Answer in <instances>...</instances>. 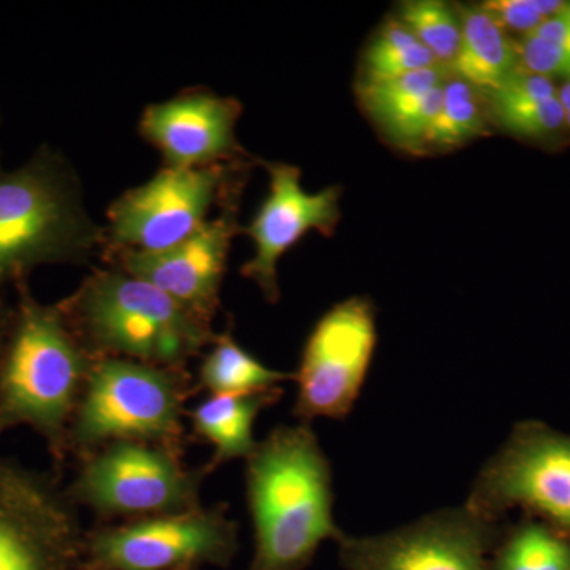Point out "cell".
<instances>
[{
    "label": "cell",
    "mask_w": 570,
    "mask_h": 570,
    "mask_svg": "<svg viewBox=\"0 0 570 570\" xmlns=\"http://www.w3.org/2000/svg\"><path fill=\"white\" fill-rule=\"evenodd\" d=\"M254 530L249 570H303L326 540L346 532L335 521L333 472L307 423L281 425L246 460Z\"/></svg>",
    "instance_id": "1"
},
{
    "label": "cell",
    "mask_w": 570,
    "mask_h": 570,
    "mask_svg": "<svg viewBox=\"0 0 570 570\" xmlns=\"http://www.w3.org/2000/svg\"><path fill=\"white\" fill-rule=\"evenodd\" d=\"M17 299L0 362V438L28 426L56 461L66 459L69 426L97 356L75 332L61 305H47L28 281Z\"/></svg>",
    "instance_id": "2"
},
{
    "label": "cell",
    "mask_w": 570,
    "mask_h": 570,
    "mask_svg": "<svg viewBox=\"0 0 570 570\" xmlns=\"http://www.w3.org/2000/svg\"><path fill=\"white\" fill-rule=\"evenodd\" d=\"M107 249L105 227L89 216L69 160L43 145L0 171V287L28 281L45 265L86 264Z\"/></svg>",
    "instance_id": "3"
},
{
    "label": "cell",
    "mask_w": 570,
    "mask_h": 570,
    "mask_svg": "<svg viewBox=\"0 0 570 570\" xmlns=\"http://www.w3.org/2000/svg\"><path fill=\"white\" fill-rule=\"evenodd\" d=\"M94 356L179 367L209 347L212 322L124 269H99L59 302Z\"/></svg>",
    "instance_id": "4"
},
{
    "label": "cell",
    "mask_w": 570,
    "mask_h": 570,
    "mask_svg": "<svg viewBox=\"0 0 570 570\" xmlns=\"http://www.w3.org/2000/svg\"><path fill=\"white\" fill-rule=\"evenodd\" d=\"M187 395L189 384L179 367L99 356L71 417L67 448L82 459L122 441L178 450Z\"/></svg>",
    "instance_id": "5"
},
{
    "label": "cell",
    "mask_w": 570,
    "mask_h": 570,
    "mask_svg": "<svg viewBox=\"0 0 570 570\" xmlns=\"http://www.w3.org/2000/svg\"><path fill=\"white\" fill-rule=\"evenodd\" d=\"M67 489L73 504L104 517L168 515L202 508L205 469H189L178 450L151 442H112L82 459Z\"/></svg>",
    "instance_id": "6"
},
{
    "label": "cell",
    "mask_w": 570,
    "mask_h": 570,
    "mask_svg": "<svg viewBox=\"0 0 570 570\" xmlns=\"http://www.w3.org/2000/svg\"><path fill=\"white\" fill-rule=\"evenodd\" d=\"M469 509L499 521L521 509L570 538V434L540 420H523L480 468Z\"/></svg>",
    "instance_id": "7"
},
{
    "label": "cell",
    "mask_w": 570,
    "mask_h": 570,
    "mask_svg": "<svg viewBox=\"0 0 570 570\" xmlns=\"http://www.w3.org/2000/svg\"><path fill=\"white\" fill-rule=\"evenodd\" d=\"M243 163L204 168L163 167L148 181L116 198L107 212L110 253L159 254L181 245L230 195Z\"/></svg>",
    "instance_id": "8"
},
{
    "label": "cell",
    "mask_w": 570,
    "mask_h": 570,
    "mask_svg": "<svg viewBox=\"0 0 570 570\" xmlns=\"http://www.w3.org/2000/svg\"><path fill=\"white\" fill-rule=\"evenodd\" d=\"M238 524L225 505L138 519L89 532L92 570L228 568L238 553Z\"/></svg>",
    "instance_id": "9"
},
{
    "label": "cell",
    "mask_w": 570,
    "mask_h": 570,
    "mask_svg": "<svg viewBox=\"0 0 570 570\" xmlns=\"http://www.w3.org/2000/svg\"><path fill=\"white\" fill-rule=\"evenodd\" d=\"M377 343L376 309L366 296L336 303L311 330L294 373V415L302 423L344 420L354 411Z\"/></svg>",
    "instance_id": "10"
},
{
    "label": "cell",
    "mask_w": 570,
    "mask_h": 570,
    "mask_svg": "<svg viewBox=\"0 0 570 570\" xmlns=\"http://www.w3.org/2000/svg\"><path fill=\"white\" fill-rule=\"evenodd\" d=\"M85 540L55 479L0 456V570H78Z\"/></svg>",
    "instance_id": "11"
},
{
    "label": "cell",
    "mask_w": 570,
    "mask_h": 570,
    "mask_svg": "<svg viewBox=\"0 0 570 570\" xmlns=\"http://www.w3.org/2000/svg\"><path fill=\"white\" fill-rule=\"evenodd\" d=\"M499 535L498 521L463 504L382 534H344L336 543L347 570H490L487 557Z\"/></svg>",
    "instance_id": "12"
},
{
    "label": "cell",
    "mask_w": 570,
    "mask_h": 570,
    "mask_svg": "<svg viewBox=\"0 0 570 570\" xmlns=\"http://www.w3.org/2000/svg\"><path fill=\"white\" fill-rule=\"evenodd\" d=\"M269 176L265 200L242 234L253 242L254 255L243 265L242 276L261 288L268 303L281 298L277 264L309 232L332 236L341 219L340 186L306 193L302 170L283 163L264 164Z\"/></svg>",
    "instance_id": "13"
},
{
    "label": "cell",
    "mask_w": 570,
    "mask_h": 570,
    "mask_svg": "<svg viewBox=\"0 0 570 570\" xmlns=\"http://www.w3.org/2000/svg\"><path fill=\"white\" fill-rule=\"evenodd\" d=\"M242 104L234 97L195 89L148 105L138 132L160 153L164 167L204 168L243 163L236 138Z\"/></svg>",
    "instance_id": "14"
},
{
    "label": "cell",
    "mask_w": 570,
    "mask_h": 570,
    "mask_svg": "<svg viewBox=\"0 0 570 570\" xmlns=\"http://www.w3.org/2000/svg\"><path fill=\"white\" fill-rule=\"evenodd\" d=\"M238 234V202L225 198L219 216L209 217L181 245L159 254H116L118 268L156 285L179 305L212 322L232 243Z\"/></svg>",
    "instance_id": "15"
},
{
    "label": "cell",
    "mask_w": 570,
    "mask_h": 570,
    "mask_svg": "<svg viewBox=\"0 0 570 570\" xmlns=\"http://www.w3.org/2000/svg\"><path fill=\"white\" fill-rule=\"evenodd\" d=\"M284 390L281 387L264 392L209 395L190 411L194 433L214 449L213 459L206 464V474L220 464L234 460H247L258 442L254 426L258 415L273 406Z\"/></svg>",
    "instance_id": "16"
},
{
    "label": "cell",
    "mask_w": 570,
    "mask_h": 570,
    "mask_svg": "<svg viewBox=\"0 0 570 570\" xmlns=\"http://www.w3.org/2000/svg\"><path fill=\"white\" fill-rule=\"evenodd\" d=\"M461 41L452 69L480 92H493L520 67L519 47L482 7L460 11Z\"/></svg>",
    "instance_id": "17"
},
{
    "label": "cell",
    "mask_w": 570,
    "mask_h": 570,
    "mask_svg": "<svg viewBox=\"0 0 570 570\" xmlns=\"http://www.w3.org/2000/svg\"><path fill=\"white\" fill-rule=\"evenodd\" d=\"M197 381L209 395H232L279 387L281 382L294 381V373L266 366L225 330L209 344Z\"/></svg>",
    "instance_id": "18"
},
{
    "label": "cell",
    "mask_w": 570,
    "mask_h": 570,
    "mask_svg": "<svg viewBox=\"0 0 570 570\" xmlns=\"http://www.w3.org/2000/svg\"><path fill=\"white\" fill-rule=\"evenodd\" d=\"M499 540L490 570H570V538L546 521L530 517Z\"/></svg>",
    "instance_id": "19"
},
{
    "label": "cell",
    "mask_w": 570,
    "mask_h": 570,
    "mask_svg": "<svg viewBox=\"0 0 570 570\" xmlns=\"http://www.w3.org/2000/svg\"><path fill=\"white\" fill-rule=\"evenodd\" d=\"M426 69H441L431 52L397 18L389 20L367 45L360 86L393 80Z\"/></svg>",
    "instance_id": "20"
},
{
    "label": "cell",
    "mask_w": 570,
    "mask_h": 570,
    "mask_svg": "<svg viewBox=\"0 0 570 570\" xmlns=\"http://www.w3.org/2000/svg\"><path fill=\"white\" fill-rule=\"evenodd\" d=\"M485 134V111L479 89L459 77L445 80L441 107L423 148H459Z\"/></svg>",
    "instance_id": "21"
},
{
    "label": "cell",
    "mask_w": 570,
    "mask_h": 570,
    "mask_svg": "<svg viewBox=\"0 0 570 570\" xmlns=\"http://www.w3.org/2000/svg\"><path fill=\"white\" fill-rule=\"evenodd\" d=\"M397 20L417 37L438 66L452 69L460 50V14L441 0H412L401 3Z\"/></svg>",
    "instance_id": "22"
},
{
    "label": "cell",
    "mask_w": 570,
    "mask_h": 570,
    "mask_svg": "<svg viewBox=\"0 0 570 570\" xmlns=\"http://www.w3.org/2000/svg\"><path fill=\"white\" fill-rule=\"evenodd\" d=\"M491 110L497 121L510 134L528 138H543L558 132L566 124V111L560 96L512 97L490 92Z\"/></svg>",
    "instance_id": "23"
},
{
    "label": "cell",
    "mask_w": 570,
    "mask_h": 570,
    "mask_svg": "<svg viewBox=\"0 0 570 570\" xmlns=\"http://www.w3.org/2000/svg\"><path fill=\"white\" fill-rule=\"evenodd\" d=\"M444 81L442 69H426L403 75L393 80L360 86L358 94L371 118L376 121L381 116L387 115L401 105L433 91Z\"/></svg>",
    "instance_id": "24"
},
{
    "label": "cell",
    "mask_w": 570,
    "mask_h": 570,
    "mask_svg": "<svg viewBox=\"0 0 570 570\" xmlns=\"http://www.w3.org/2000/svg\"><path fill=\"white\" fill-rule=\"evenodd\" d=\"M569 3L561 0H490L482 9L501 26L504 31L534 32L543 21L564 10Z\"/></svg>",
    "instance_id": "25"
},
{
    "label": "cell",
    "mask_w": 570,
    "mask_h": 570,
    "mask_svg": "<svg viewBox=\"0 0 570 570\" xmlns=\"http://www.w3.org/2000/svg\"><path fill=\"white\" fill-rule=\"evenodd\" d=\"M519 58L524 70L531 73L550 80L551 77H560L570 81V48L528 33L519 45Z\"/></svg>",
    "instance_id": "26"
},
{
    "label": "cell",
    "mask_w": 570,
    "mask_h": 570,
    "mask_svg": "<svg viewBox=\"0 0 570 570\" xmlns=\"http://www.w3.org/2000/svg\"><path fill=\"white\" fill-rule=\"evenodd\" d=\"M532 36H538L540 39L553 41V43L561 45V47L570 48V3L560 13L549 18L531 32Z\"/></svg>",
    "instance_id": "27"
},
{
    "label": "cell",
    "mask_w": 570,
    "mask_h": 570,
    "mask_svg": "<svg viewBox=\"0 0 570 570\" xmlns=\"http://www.w3.org/2000/svg\"><path fill=\"white\" fill-rule=\"evenodd\" d=\"M11 316H13V303L7 299L3 287H0V362H2L7 336H9Z\"/></svg>",
    "instance_id": "28"
},
{
    "label": "cell",
    "mask_w": 570,
    "mask_h": 570,
    "mask_svg": "<svg viewBox=\"0 0 570 570\" xmlns=\"http://www.w3.org/2000/svg\"><path fill=\"white\" fill-rule=\"evenodd\" d=\"M558 96H560V100L562 107H564L566 112H570V81L566 82L562 86L561 91H558Z\"/></svg>",
    "instance_id": "29"
},
{
    "label": "cell",
    "mask_w": 570,
    "mask_h": 570,
    "mask_svg": "<svg viewBox=\"0 0 570 570\" xmlns=\"http://www.w3.org/2000/svg\"><path fill=\"white\" fill-rule=\"evenodd\" d=\"M566 124L570 127V112H566Z\"/></svg>",
    "instance_id": "30"
},
{
    "label": "cell",
    "mask_w": 570,
    "mask_h": 570,
    "mask_svg": "<svg viewBox=\"0 0 570 570\" xmlns=\"http://www.w3.org/2000/svg\"><path fill=\"white\" fill-rule=\"evenodd\" d=\"M3 168H2V160H0V171H2Z\"/></svg>",
    "instance_id": "31"
},
{
    "label": "cell",
    "mask_w": 570,
    "mask_h": 570,
    "mask_svg": "<svg viewBox=\"0 0 570 570\" xmlns=\"http://www.w3.org/2000/svg\"><path fill=\"white\" fill-rule=\"evenodd\" d=\"M181 570H193V569H181Z\"/></svg>",
    "instance_id": "32"
}]
</instances>
